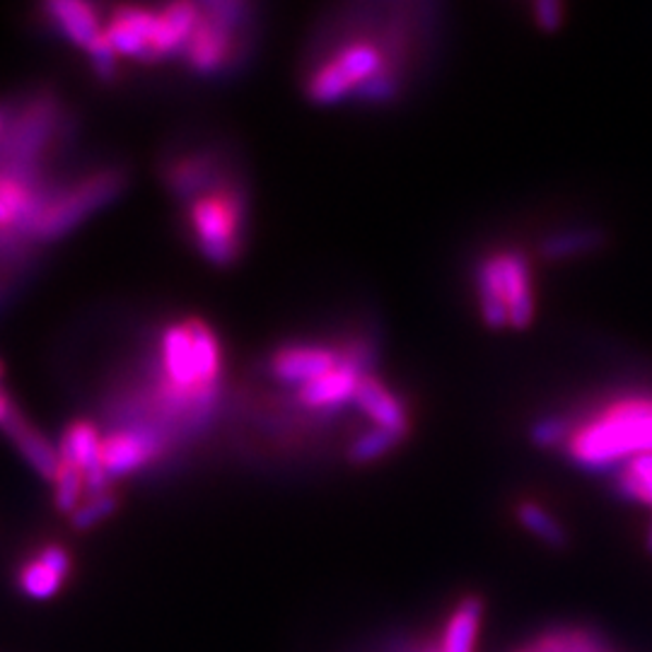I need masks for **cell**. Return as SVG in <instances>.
<instances>
[{
  "label": "cell",
  "instance_id": "obj_26",
  "mask_svg": "<svg viewBox=\"0 0 652 652\" xmlns=\"http://www.w3.org/2000/svg\"><path fill=\"white\" fill-rule=\"evenodd\" d=\"M534 20L544 31H555L563 25V5L555 0H539L534 3Z\"/></svg>",
  "mask_w": 652,
  "mask_h": 652
},
{
  "label": "cell",
  "instance_id": "obj_20",
  "mask_svg": "<svg viewBox=\"0 0 652 652\" xmlns=\"http://www.w3.org/2000/svg\"><path fill=\"white\" fill-rule=\"evenodd\" d=\"M63 577L59 573H53L47 563H41L39 559L27 563L23 573H20V587L23 592L31 600H49V597L56 595L61 590Z\"/></svg>",
  "mask_w": 652,
  "mask_h": 652
},
{
  "label": "cell",
  "instance_id": "obj_18",
  "mask_svg": "<svg viewBox=\"0 0 652 652\" xmlns=\"http://www.w3.org/2000/svg\"><path fill=\"white\" fill-rule=\"evenodd\" d=\"M606 242L602 230L587 228V230H571L563 234H553L547 242H544V254L551 256V259H565V256L573 254H585V252H595L600 250Z\"/></svg>",
  "mask_w": 652,
  "mask_h": 652
},
{
  "label": "cell",
  "instance_id": "obj_16",
  "mask_svg": "<svg viewBox=\"0 0 652 652\" xmlns=\"http://www.w3.org/2000/svg\"><path fill=\"white\" fill-rule=\"evenodd\" d=\"M532 650L537 652H614L612 645L606 643V640L595 634L590 628H553L547 630L539 640L537 645Z\"/></svg>",
  "mask_w": 652,
  "mask_h": 652
},
{
  "label": "cell",
  "instance_id": "obj_19",
  "mask_svg": "<svg viewBox=\"0 0 652 652\" xmlns=\"http://www.w3.org/2000/svg\"><path fill=\"white\" fill-rule=\"evenodd\" d=\"M401 443V437L392 435L380 427H370V431L360 433L353 445L348 447V459L353 464H370L378 462L384 455H389L394 447Z\"/></svg>",
  "mask_w": 652,
  "mask_h": 652
},
{
  "label": "cell",
  "instance_id": "obj_31",
  "mask_svg": "<svg viewBox=\"0 0 652 652\" xmlns=\"http://www.w3.org/2000/svg\"><path fill=\"white\" fill-rule=\"evenodd\" d=\"M0 375H3V366H0Z\"/></svg>",
  "mask_w": 652,
  "mask_h": 652
},
{
  "label": "cell",
  "instance_id": "obj_17",
  "mask_svg": "<svg viewBox=\"0 0 652 652\" xmlns=\"http://www.w3.org/2000/svg\"><path fill=\"white\" fill-rule=\"evenodd\" d=\"M616 488L626 500L652 508V455H640L618 466Z\"/></svg>",
  "mask_w": 652,
  "mask_h": 652
},
{
  "label": "cell",
  "instance_id": "obj_24",
  "mask_svg": "<svg viewBox=\"0 0 652 652\" xmlns=\"http://www.w3.org/2000/svg\"><path fill=\"white\" fill-rule=\"evenodd\" d=\"M571 421L561 419V416H549V419H541L534 423L532 427V440L539 447H555V445H565L571 435Z\"/></svg>",
  "mask_w": 652,
  "mask_h": 652
},
{
  "label": "cell",
  "instance_id": "obj_25",
  "mask_svg": "<svg viewBox=\"0 0 652 652\" xmlns=\"http://www.w3.org/2000/svg\"><path fill=\"white\" fill-rule=\"evenodd\" d=\"M88 53H90L92 68L98 71V76L102 80H112L114 73H116V51L110 44L106 35H102L100 39H94L90 44V49H88Z\"/></svg>",
  "mask_w": 652,
  "mask_h": 652
},
{
  "label": "cell",
  "instance_id": "obj_1",
  "mask_svg": "<svg viewBox=\"0 0 652 652\" xmlns=\"http://www.w3.org/2000/svg\"><path fill=\"white\" fill-rule=\"evenodd\" d=\"M163 366L169 380L165 399L175 411L203 416L216 404L222 348L208 324L189 319L169 327L163 338Z\"/></svg>",
  "mask_w": 652,
  "mask_h": 652
},
{
  "label": "cell",
  "instance_id": "obj_32",
  "mask_svg": "<svg viewBox=\"0 0 652 652\" xmlns=\"http://www.w3.org/2000/svg\"><path fill=\"white\" fill-rule=\"evenodd\" d=\"M427 652H440V650H427Z\"/></svg>",
  "mask_w": 652,
  "mask_h": 652
},
{
  "label": "cell",
  "instance_id": "obj_22",
  "mask_svg": "<svg viewBox=\"0 0 652 652\" xmlns=\"http://www.w3.org/2000/svg\"><path fill=\"white\" fill-rule=\"evenodd\" d=\"M116 508H119V500H116V496L112 494L88 498L85 502H80L78 510L71 515V525L78 532H88L92 527H98L106 517H112Z\"/></svg>",
  "mask_w": 652,
  "mask_h": 652
},
{
  "label": "cell",
  "instance_id": "obj_28",
  "mask_svg": "<svg viewBox=\"0 0 652 652\" xmlns=\"http://www.w3.org/2000/svg\"><path fill=\"white\" fill-rule=\"evenodd\" d=\"M13 413H15V409L8 404V399L3 397V394H0V427H3L10 421V416H13Z\"/></svg>",
  "mask_w": 652,
  "mask_h": 652
},
{
  "label": "cell",
  "instance_id": "obj_27",
  "mask_svg": "<svg viewBox=\"0 0 652 652\" xmlns=\"http://www.w3.org/2000/svg\"><path fill=\"white\" fill-rule=\"evenodd\" d=\"M39 561L47 563L53 573H59L61 577H66L71 573V555L63 551L61 547H49L39 553Z\"/></svg>",
  "mask_w": 652,
  "mask_h": 652
},
{
  "label": "cell",
  "instance_id": "obj_30",
  "mask_svg": "<svg viewBox=\"0 0 652 652\" xmlns=\"http://www.w3.org/2000/svg\"><path fill=\"white\" fill-rule=\"evenodd\" d=\"M645 551H648V555H652V520H650L648 532H645Z\"/></svg>",
  "mask_w": 652,
  "mask_h": 652
},
{
  "label": "cell",
  "instance_id": "obj_12",
  "mask_svg": "<svg viewBox=\"0 0 652 652\" xmlns=\"http://www.w3.org/2000/svg\"><path fill=\"white\" fill-rule=\"evenodd\" d=\"M3 431L13 437L20 455H23L29 466L35 469V472L41 478H56L59 469H61V457L59 452L53 450V447L41 437L37 431H31V427L23 421V416L17 411L10 416V421L3 425Z\"/></svg>",
  "mask_w": 652,
  "mask_h": 652
},
{
  "label": "cell",
  "instance_id": "obj_23",
  "mask_svg": "<svg viewBox=\"0 0 652 652\" xmlns=\"http://www.w3.org/2000/svg\"><path fill=\"white\" fill-rule=\"evenodd\" d=\"M104 35H106V39H110V44L114 47V51L122 53V56L136 59V61H155L153 49L148 47L141 37L133 35L131 29H126L124 25L112 23Z\"/></svg>",
  "mask_w": 652,
  "mask_h": 652
},
{
  "label": "cell",
  "instance_id": "obj_8",
  "mask_svg": "<svg viewBox=\"0 0 652 652\" xmlns=\"http://www.w3.org/2000/svg\"><path fill=\"white\" fill-rule=\"evenodd\" d=\"M362 375H366V362H362L360 350L344 353L334 370L305 384V387H297V404L312 411L336 409L341 404L353 401Z\"/></svg>",
  "mask_w": 652,
  "mask_h": 652
},
{
  "label": "cell",
  "instance_id": "obj_29",
  "mask_svg": "<svg viewBox=\"0 0 652 652\" xmlns=\"http://www.w3.org/2000/svg\"><path fill=\"white\" fill-rule=\"evenodd\" d=\"M10 218H13V210H10V206L3 201V196H0V222H8Z\"/></svg>",
  "mask_w": 652,
  "mask_h": 652
},
{
  "label": "cell",
  "instance_id": "obj_5",
  "mask_svg": "<svg viewBox=\"0 0 652 652\" xmlns=\"http://www.w3.org/2000/svg\"><path fill=\"white\" fill-rule=\"evenodd\" d=\"M387 73V59L380 44L368 39H356L341 47L334 56L327 59L312 76H309L305 92L317 104H334L358 94L368 88L372 80Z\"/></svg>",
  "mask_w": 652,
  "mask_h": 652
},
{
  "label": "cell",
  "instance_id": "obj_21",
  "mask_svg": "<svg viewBox=\"0 0 652 652\" xmlns=\"http://www.w3.org/2000/svg\"><path fill=\"white\" fill-rule=\"evenodd\" d=\"M53 484H56V490H53V500H56V508L61 512H76L78 506L82 502V494H85V476L78 466L63 464L56 478H53Z\"/></svg>",
  "mask_w": 652,
  "mask_h": 652
},
{
  "label": "cell",
  "instance_id": "obj_13",
  "mask_svg": "<svg viewBox=\"0 0 652 652\" xmlns=\"http://www.w3.org/2000/svg\"><path fill=\"white\" fill-rule=\"evenodd\" d=\"M481 618H484V602L481 597H464L462 602L450 616V622L445 626L440 652H474L476 636L481 628Z\"/></svg>",
  "mask_w": 652,
  "mask_h": 652
},
{
  "label": "cell",
  "instance_id": "obj_10",
  "mask_svg": "<svg viewBox=\"0 0 652 652\" xmlns=\"http://www.w3.org/2000/svg\"><path fill=\"white\" fill-rule=\"evenodd\" d=\"M353 401H356L358 409L372 421V427L387 431L392 435L401 437V440L406 437V433L411 431V416L401 397H397L387 384H384L380 378L370 375V372H366L362 380L358 382Z\"/></svg>",
  "mask_w": 652,
  "mask_h": 652
},
{
  "label": "cell",
  "instance_id": "obj_15",
  "mask_svg": "<svg viewBox=\"0 0 652 652\" xmlns=\"http://www.w3.org/2000/svg\"><path fill=\"white\" fill-rule=\"evenodd\" d=\"M515 517L522 527H525L529 534H534L539 541L547 544V547L559 549V551L568 549V544H571L568 529H565L561 525V520L551 515L547 508H541L539 502L522 500L515 510Z\"/></svg>",
  "mask_w": 652,
  "mask_h": 652
},
{
  "label": "cell",
  "instance_id": "obj_9",
  "mask_svg": "<svg viewBox=\"0 0 652 652\" xmlns=\"http://www.w3.org/2000/svg\"><path fill=\"white\" fill-rule=\"evenodd\" d=\"M341 358H344V353L322 344H291L273 353L269 370L276 380L293 384V387H305V384L334 370Z\"/></svg>",
  "mask_w": 652,
  "mask_h": 652
},
{
  "label": "cell",
  "instance_id": "obj_11",
  "mask_svg": "<svg viewBox=\"0 0 652 652\" xmlns=\"http://www.w3.org/2000/svg\"><path fill=\"white\" fill-rule=\"evenodd\" d=\"M159 450H163V445L153 433H116L110 440H102V464L110 478H119L151 462Z\"/></svg>",
  "mask_w": 652,
  "mask_h": 652
},
{
  "label": "cell",
  "instance_id": "obj_4",
  "mask_svg": "<svg viewBox=\"0 0 652 652\" xmlns=\"http://www.w3.org/2000/svg\"><path fill=\"white\" fill-rule=\"evenodd\" d=\"M191 230L199 250L210 264L230 266L240 259L244 232V199L238 189L201 191L191 203Z\"/></svg>",
  "mask_w": 652,
  "mask_h": 652
},
{
  "label": "cell",
  "instance_id": "obj_2",
  "mask_svg": "<svg viewBox=\"0 0 652 652\" xmlns=\"http://www.w3.org/2000/svg\"><path fill=\"white\" fill-rule=\"evenodd\" d=\"M565 455L587 472H606L628 459L652 455V399H624L573 425Z\"/></svg>",
  "mask_w": 652,
  "mask_h": 652
},
{
  "label": "cell",
  "instance_id": "obj_14",
  "mask_svg": "<svg viewBox=\"0 0 652 652\" xmlns=\"http://www.w3.org/2000/svg\"><path fill=\"white\" fill-rule=\"evenodd\" d=\"M49 13L59 20L63 31H66L78 47L90 49L92 41L104 35L98 17L92 15V10L85 3H78V0H53V3H49Z\"/></svg>",
  "mask_w": 652,
  "mask_h": 652
},
{
  "label": "cell",
  "instance_id": "obj_3",
  "mask_svg": "<svg viewBox=\"0 0 652 652\" xmlns=\"http://www.w3.org/2000/svg\"><path fill=\"white\" fill-rule=\"evenodd\" d=\"M476 301L490 329H527L537 309L527 256L517 250L488 254L476 269Z\"/></svg>",
  "mask_w": 652,
  "mask_h": 652
},
{
  "label": "cell",
  "instance_id": "obj_6",
  "mask_svg": "<svg viewBox=\"0 0 652 652\" xmlns=\"http://www.w3.org/2000/svg\"><path fill=\"white\" fill-rule=\"evenodd\" d=\"M242 23V3H203L199 25L184 49L191 68L199 73H216L226 66L232 59Z\"/></svg>",
  "mask_w": 652,
  "mask_h": 652
},
{
  "label": "cell",
  "instance_id": "obj_7",
  "mask_svg": "<svg viewBox=\"0 0 652 652\" xmlns=\"http://www.w3.org/2000/svg\"><path fill=\"white\" fill-rule=\"evenodd\" d=\"M126 184V177L122 172H104L90 181H85L71 196L63 199L53 206L44 220L39 226L41 240H59L63 234L71 232L80 222L92 216L94 210H100L106 203H112L122 194Z\"/></svg>",
  "mask_w": 652,
  "mask_h": 652
},
{
  "label": "cell",
  "instance_id": "obj_33",
  "mask_svg": "<svg viewBox=\"0 0 652 652\" xmlns=\"http://www.w3.org/2000/svg\"><path fill=\"white\" fill-rule=\"evenodd\" d=\"M527 652H537V650H527Z\"/></svg>",
  "mask_w": 652,
  "mask_h": 652
}]
</instances>
